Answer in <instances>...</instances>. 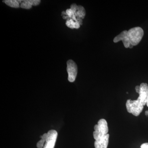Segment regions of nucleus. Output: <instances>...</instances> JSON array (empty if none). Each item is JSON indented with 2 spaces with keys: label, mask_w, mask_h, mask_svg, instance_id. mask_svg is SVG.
I'll list each match as a JSON object with an SVG mask.
<instances>
[{
  "label": "nucleus",
  "mask_w": 148,
  "mask_h": 148,
  "mask_svg": "<svg viewBox=\"0 0 148 148\" xmlns=\"http://www.w3.org/2000/svg\"><path fill=\"white\" fill-rule=\"evenodd\" d=\"M147 107H148V98H147Z\"/></svg>",
  "instance_id": "nucleus-15"
},
{
  "label": "nucleus",
  "mask_w": 148,
  "mask_h": 148,
  "mask_svg": "<svg viewBox=\"0 0 148 148\" xmlns=\"http://www.w3.org/2000/svg\"><path fill=\"white\" fill-rule=\"evenodd\" d=\"M45 140L42 139L40 140L37 144V147L38 148H43L45 143Z\"/></svg>",
  "instance_id": "nucleus-12"
},
{
  "label": "nucleus",
  "mask_w": 148,
  "mask_h": 148,
  "mask_svg": "<svg viewBox=\"0 0 148 148\" xmlns=\"http://www.w3.org/2000/svg\"><path fill=\"white\" fill-rule=\"evenodd\" d=\"M73 12L80 25H82V19L84 18L86 15V11L84 8L82 6L78 5L77 10Z\"/></svg>",
  "instance_id": "nucleus-8"
},
{
  "label": "nucleus",
  "mask_w": 148,
  "mask_h": 148,
  "mask_svg": "<svg viewBox=\"0 0 148 148\" xmlns=\"http://www.w3.org/2000/svg\"><path fill=\"white\" fill-rule=\"evenodd\" d=\"M110 135H107L103 136L97 140H95L94 146L95 148H107L109 143Z\"/></svg>",
  "instance_id": "nucleus-7"
},
{
  "label": "nucleus",
  "mask_w": 148,
  "mask_h": 148,
  "mask_svg": "<svg viewBox=\"0 0 148 148\" xmlns=\"http://www.w3.org/2000/svg\"><path fill=\"white\" fill-rule=\"evenodd\" d=\"M128 36L131 45H138L141 41L144 36V31L140 27L132 28L128 31Z\"/></svg>",
  "instance_id": "nucleus-3"
},
{
  "label": "nucleus",
  "mask_w": 148,
  "mask_h": 148,
  "mask_svg": "<svg viewBox=\"0 0 148 148\" xmlns=\"http://www.w3.org/2000/svg\"><path fill=\"white\" fill-rule=\"evenodd\" d=\"M136 92L139 96L136 100L129 99L127 100L126 107L127 111L135 116H138L142 112L144 106L147 105L148 96V85L147 83H143L140 86L135 87Z\"/></svg>",
  "instance_id": "nucleus-1"
},
{
  "label": "nucleus",
  "mask_w": 148,
  "mask_h": 148,
  "mask_svg": "<svg viewBox=\"0 0 148 148\" xmlns=\"http://www.w3.org/2000/svg\"><path fill=\"white\" fill-rule=\"evenodd\" d=\"M40 3V0H24L22 1L20 7L26 9H30L32 6H36L39 5Z\"/></svg>",
  "instance_id": "nucleus-9"
},
{
  "label": "nucleus",
  "mask_w": 148,
  "mask_h": 148,
  "mask_svg": "<svg viewBox=\"0 0 148 148\" xmlns=\"http://www.w3.org/2000/svg\"><path fill=\"white\" fill-rule=\"evenodd\" d=\"M145 114L147 116H148V110L146 111Z\"/></svg>",
  "instance_id": "nucleus-14"
},
{
  "label": "nucleus",
  "mask_w": 148,
  "mask_h": 148,
  "mask_svg": "<svg viewBox=\"0 0 148 148\" xmlns=\"http://www.w3.org/2000/svg\"><path fill=\"white\" fill-rule=\"evenodd\" d=\"M140 148H148V143H145L142 144Z\"/></svg>",
  "instance_id": "nucleus-13"
},
{
  "label": "nucleus",
  "mask_w": 148,
  "mask_h": 148,
  "mask_svg": "<svg viewBox=\"0 0 148 148\" xmlns=\"http://www.w3.org/2000/svg\"><path fill=\"white\" fill-rule=\"evenodd\" d=\"M120 40L122 41L125 47V48H132L133 46L131 45L128 36V31H123L119 35L115 37L114 39V42H117Z\"/></svg>",
  "instance_id": "nucleus-6"
},
{
  "label": "nucleus",
  "mask_w": 148,
  "mask_h": 148,
  "mask_svg": "<svg viewBox=\"0 0 148 148\" xmlns=\"http://www.w3.org/2000/svg\"><path fill=\"white\" fill-rule=\"evenodd\" d=\"M3 1H4L7 5L10 7L18 8L20 7V4L22 1L21 0H5Z\"/></svg>",
  "instance_id": "nucleus-10"
},
{
  "label": "nucleus",
  "mask_w": 148,
  "mask_h": 148,
  "mask_svg": "<svg viewBox=\"0 0 148 148\" xmlns=\"http://www.w3.org/2000/svg\"><path fill=\"white\" fill-rule=\"evenodd\" d=\"M58 133L57 131L51 130L47 132V137L46 139L43 148H54L57 139Z\"/></svg>",
  "instance_id": "nucleus-5"
},
{
  "label": "nucleus",
  "mask_w": 148,
  "mask_h": 148,
  "mask_svg": "<svg viewBox=\"0 0 148 148\" xmlns=\"http://www.w3.org/2000/svg\"><path fill=\"white\" fill-rule=\"evenodd\" d=\"M66 25L67 27L71 29H78L80 27V25L78 22L75 21L72 18L66 21Z\"/></svg>",
  "instance_id": "nucleus-11"
},
{
  "label": "nucleus",
  "mask_w": 148,
  "mask_h": 148,
  "mask_svg": "<svg viewBox=\"0 0 148 148\" xmlns=\"http://www.w3.org/2000/svg\"><path fill=\"white\" fill-rule=\"evenodd\" d=\"M67 65L68 80L70 82H74L77 74V66L76 64L72 60H69L67 61Z\"/></svg>",
  "instance_id": "nucleus-4"
},
{
  "label": "nucleus",
  "mask_w": 148,
  "mask_h": 148,
  "mask_svg": "<svg viewBox=\"0 0 148 148\" xmlns=\"http://www.w3.org/2000/svg\"><path fill=\"white\" fill-rule=\"evenodd\" d=\"M94 131L93 136L95 140L100 139L108 134V123L105 119H100L98 124L95 125L94 127Z\"/></svg>",
  "instance_id": "nucleus-2"
}]
</instances>
